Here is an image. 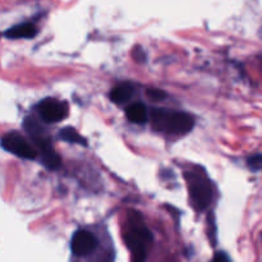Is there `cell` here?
<instances>
[{"label":"cell","instance_id":"obj_5","mask_svg":"<svg viewBox=\"0 0 262 262\" xmlns=\"http://www.w3.org/2000/svg\"><path fill=\"white\" fill-rule=\"evenodd\" d=\"M2 147L8 152L18 156L20 159H27V160H35L37 159V151L36 148L18 132H9L3 136Z\"/></svg>","mask_w":262,"mask_h":262},{"label":"cell","instance_id":"obj_1","mask_svg":"<svg viewBox=\"0 0 262 262\" xmlns=\"http://www.w3.org/2000/svg\"><path fill=\"white\" fill-rule=\"evenodd\" d=\"M150 120L154 129L171 136L187 135L194 127L192 115L168 107H154L150 113Z\"/></svg>","mask_w":262,"mask_h":262},{"label":"cell","instance_id":"obj_7","mask_svg":"<svg viewBox=\"0 0 262 262\" xmlns=\"http://www.w3.org/2000/svg\"><path fill=\"white\" fill-rule=\"evenodd\" d=\"M97 246H99L97 238L86 229L77 230L71 241L72 252L78 257H84L94 253L97 250Z\"/></svg>","mask_w":262,"mask_h":262},{"label":"cell","instance_id":"obj_10","mask_svg":"<svg viewBox=\"0 0 262 262\" xmlns=\"http://www.w3.org/2000/svg\"><path fill=\"white\" fill-rule=\"evenodd\" d=\"M133 96V86L129 83H120L110 92V100L115 104H124Z\"/></svg>","mask_w":262,"mask_h":262},{"label":"cell","instance_id":"obj_13","mask_svg":"<svg viewBox=\"0 0 262 262\" xmlns=\"http://www.w3.org/2000/svg\"><path fill=\"white\" fill-rule=\"evenodd\" d=\"M147 96L150 97L154 101H160V100L165 99L166 94L163 91V90L159 89H148L147 90Z\"/></svg>","mask_w":262,"mask_h":262},{"label":"cell","instance_id":"obj_2","mask_svg":"<svg viewBox=\"0 0 262 262\" xmlns=\"http://www.w3.org/2000/svg\"><path fill=\"white\" fill-rule=\"evenodd\" d=\"M23 127H25L26 132L28 133L32 142L37 147L36 151H37V156L40 158L42 165L45 168L50 169V170H56V169L60 168V156L54 150L50 137H49L48 132L42 128V125L35 118L27 117L25 118Z\"/></svg>","mask_w":262,"mask_h":262},{"label":"cell","instance_id":"obj_4","mask_svg":"<svg viewBox=\"0 0 262 262\" xmlns=\"http://www.w3.org/2000/svg\"><path fill=\"white\" fill-rule=\"evenodd\" d=\"M189 200L197 211H204L212 201V187L210 179L201 171H187Z\"/></svg>","mask_w":262,"mask_h":262},{"label":"cell","instance_id":"obj_6","mask_svg":"<svg viewBox=\"0 0 262 262\" xmlns=\"http://www.w3.org/2000/svg\"><path fill=\"white\" fill-rule=\"evenodd\" d=\"M38 115L45 123L53 124V123H59L68 117L69 106L66 101H60L54 97H48L43 99L37 106Z\"/></svg>","mask_w":262,"mask_h":262},{"label":"cell","instance_id":"obj_9","mask_svg":"<svg viewBox=\"0 0 262 262\" xmlns=\"http://www.w3.org/2000/svg\"><path fill=\"white\" fill-rule=\"evenodd\" d=\"M125 115L130 122L137 123V124H145L148 120V110L142 102H135L129 105L125 110Z\"/></svg>","mask_w":262,"mask_h":262},{"label":"cell","instance_id":"obj_12","mask_svg":"<svg viewBox=\"0 0 262 262\" xmlns=\"http://www.w3.org/2000/svg\"><path fill=\"white\" fill-rule=\"evenodd\" d=\"M247 165L252 171H260L262 168L261 154H256V155L250 156V158L247 159Z\"/></svg>","mask_w":262,"mask_h":262},{"label":"cell","instance_id":"obj_8","mask_svg":"<svg viewBox=\"0 0 262 262\" xmlns=\"http://www.w3.org/2000/svg\"><path fill=\"white\" fill-rule=\"evenodd\" d=\"M37 31L32 23H20L5 31L4 36L9 40H18V38H32L35 37Z\"/></svg>","mask_w":262,"mask_h":262},{"label":"cell","instance_id":"obj_14","mask_svg":"<svg viewBox=\"0 0 262 262\" xmlns=\"http://www.w3.org/2000/svg\"><path fill=\"white\" fill-rule=\"evenodd\" d=\"M211 262H232V261H230L229 256H228L225 252H217L216 255H215L214 260Z\"/></svg>","mask_w":262,"mask_h":262},{"label":"cell","instance_id":"obj_11","mask_svg":"<svg viewBox=\"0 0 262 262\" xmlns=\"http://www.w3.org/2000/svg\"><path fill=\"white\" fill-rule=\"evenodd\" d=\"M59 138L68 143H77V145L84 146V147L87 146L86 138L82 137V136L72 127H64L63 129H60V132H59Z\"/></svg>","mask_w":262,"mask_h":262},{"label":"cell","instance_id":"obj_3","mask_svg":"<svg viewBox=\"0 0 262 262\" xmlns=\"http://www.w3.org/2000/svg\"><path fill=\"white\" fill-rule=\"evenodd\" d=\"M136 222L130 220V227L125 232L124 241L128 250L132 253L133 262H145L147 258L148 246L152 241V234L143 223H141V216L136 214Z\"/></svg>","mask_w":262,"mask_h":262}]
</instances>
